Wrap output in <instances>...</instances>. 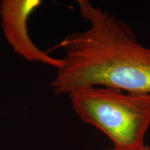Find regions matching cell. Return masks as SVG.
<instances>
[{"instance_id":"cell-3","label":"cell","mask_w":150,"mask_h":150,"mask_svg":"<svg viewBox=\"0 0 150 150\" xmlns=\"http://www.w3.org/2000/svg\"><path fill=\"white\" fill-rule=\"evenodd\" d=\"M42 4L41 0H2L0 2L1 27L14 52L30 62H39L59 69L62 59L50 56L31 40L28 31L29 17Z\"/></svg>"},{"instance_id":"cell-1","label":"cell","mask_w":150,"mask_h":150,"mask_svg":"<svg viewBox=\"0 0 150 150\" xmlns=\"http://www.w3.org/2000/svg\"><path fill=\"white\" fill-rule=\"evenodd\" d=\"M77 4L89 27L60 43L65 56L50 83L54 93L109 86L150 94V48L140 44L133 30L113 14L88 0H78Z\"/></svg>"},{"instance_id":"cell-2","label":"cell","mask_w":150,"mask_h":150,"mask_svg":"<svg viewBox=\"0 0 150 150\" xmlns=\"http://www.w3.org/2000/svg\"><path fill=\"white\" fill-rule=\"evenodd\" d=\"M75 112L96 127L120 150L145 145L150 127V94L133 93L109 86H88L69 94Z\"/></svg>"},{"instance_id":"cell-4","label":"cell","mask_w":150,"mask_h":150,"mask_svg":"<svg viewBox=\"0 0 150 150\" xmlns=\"http://www.w3.org/2000/svg\"><path fill=\"white\" fill-rule=\"evenodd\" d=\"M102 150H120L117 149H115V148H110V149H102ZM137 150H150V147L148 145H145L144 147H142V148H140L139 149H137Z\"/></svg>"}]
</instances>
